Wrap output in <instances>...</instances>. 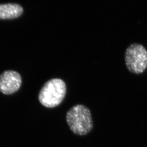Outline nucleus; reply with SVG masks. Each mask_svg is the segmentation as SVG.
<instances>
[{"instance_id":"nucleus-1","label":"nucleus","mask_w":147,"mask_h":147,"mask_svg":"<svg viewBox=\"0 0 147 147\" xmlns=\"http://www.w3.org/2000/svg\"><path fill=\"white\" fill-rule=\"evenodd\" d=\"M66 121L71 131L75 134L84 136L93 129L90 110L83 105H77L67 113Z\"/></svg>"},{"instance_id":"nucleus-2","label":"nucleus","mask_w":147,"mask_h":147,"mask_svg":"<svg viewBox=\"0 0 147 147\" xmlns=\"http://www.w3.org/2000/svg\"><path fill=\"white\" fill-rule=\"evenodd\" d=\"M66 87L64 81L60 78H53L45 84L39 94V101L48 108L60 105L66 94Z\"/></svg>"},{"instance_id":"nucleus-3","label":"nucleus","mask_w":147,"mask_h":147,"mask_svg":"<svg viewBox=\"0 0 147 147\" xmlns=\"http://www.w3.org/2000/svg\"><path fill=\"white\" fill-rule=\"evenodd\" d=\"M125 63L132 73L140 74L147 68V50L142 45L131 44L125 52Z\"/></svg>"},{"instance_id":"nucleus-4","label":"nucleus","mask_w":147,"mask_h":147,"mask_svg":"<svg viewBox=\"0 0 147 147\" xmlns=\"http://www.w3.org/2000/svg\"><path fill=\"white\" fill-rule=\"evenodd\" d=\"M21 75L16 71L7 70L0 75V91L3 94H13L22 85Z\"/></svg>"},{"instance_id":"nucleus-5","label":"nucleus","mask_w":147,"mask_h":147,"mask_svg":"<svg viewBox=\"0 0 147 147\" xmlns=\"http://www.w3.org/2000/svg\"><path fill=\"white\" fill-rule=\"evenodd\" d=\"M23 13V8L17 3L0 4V19H11L17 18Z\"/></svg>"}]
</instances>
